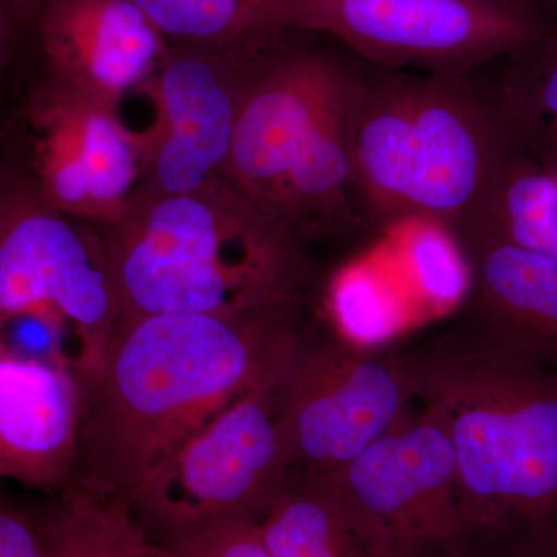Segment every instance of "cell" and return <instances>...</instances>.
<instances>
[{
  "label": "cell",
  "mask_w": 557,
  "mask_h": 557,
  "mask_svg": "<svg viewBox=\"0 0 557 557\" xmlns=\"http://www.w3.org/2000/svg\"><path fill=\"white\" fill-rule=\"evenodd\" d=\"M302 311L120 319L83 381L70 486L127 504L153 468L212 418L287 368Z\"/></svg>",
  "instance_id": "6da1fadb"
},
{
  "label": "cell",
  "mask_w": 557,
  "mask_h": 557,
  "mask_svg": "<svg viewBox=\"0 0 557 557\" xmlns=\"http://www.w3.org/2000/svg\"><path fill=\"white\" fill-rule=\"evenodd\" d=\"M399 350L413 401L453 446L463 555L557 557V369L454 314Z\"/></svg>",
  "instance_id": "7a4b0ae2"
},
{
  "label": "cell",
  "mask_w": 557,
  "mask_h": 557,
  "mask_svg": "<svg viewBox=\"0 0 557 557\" xmlns=\"http://www.w3.org/2000/svg\"><path fill=\"white\" fill-rule=\"evenodd\" d=\"M104 245L121 319L302 311L317 284L309 244L223 177L143 190Z\"/></svg>",
  "instance_id": "3957f363"
},
{
  "label": "cell",
  "mask_w": 557,
  "mask_h": 557,
  "mask_svg": "<svg viewBox=\"0 0 557 557\" xmlns=\"http://www.w3.org/2000/svg\"><path fill=\"white\" fill-rule=\"evenodd\" d=\"M351 149L381 234L417 223L450 237L485 214L519 148L472 73L432 75L359 60Z\"/></svg>",
  "instance_id": "277c9868"
},
{
  "label": "cell",
  "mask_w": 557,
  "mask_h": 557,
  "mask_svg": "<svg viewBox=\"0 0 557 557\" xmlns=\"http://www.w3.org/2000/svg\"><path fill=\"white\" fill-rule=\"evenodd\" d=\"M285 370L237 398L139 483L126 505L150 541L171 547L219 523L265 515L292 471Z\"/></svg>",
  "instance_id": "5b68a950"
},
{
  "label": "cell",
  "mask_w": 557,
  "mask_h": 557,
  "mask_svg": "<svg viewBox=\"0 0 557 557\" xmlns=\"http://www.w3.org/2000/svg\"><path fill=\"white\" fill-rule=\"evenodd\" d=\"M287 30L336 40L379 67L471 75L555 24L520 0H262Z\"/></svg>",
  "instance_id": "8992f818"
},
{
  "label": "cell",
  "mask_w": 557,
  "mask_h": 557,
  "mask_svg": "<svg viewBox=\"0 0 557 557\" xmlns=\"http://www.w3.org/2000/svg\"><path fill=\"white\" fill-rule=\"evenodd\" d=\"M413 405L399 347H364L327 319L304 330L282 379L289 472L338 475Z\"/></svg>",
  "instance_id": "52a82bcc"
},
{
  "label": "cell",
  "mask_w": 557,
  "mask_h": 557,
  "mask_svg": "<svg viewBox=\"0 0 557 557\" xmlns=\"http://www.w3.org/2000/svg\"><path fill=\"white\" fill-rule=\"evenodd\" d=\"M40 197L0 205V314H49L75 341L76 373L100 369L121 319L104 240H95Z\"/></svg>",
  "instance_id": "ba28073f"
},
{
  "label": "cell",
  "mask_w": 557,
  "mask_h": 557,
  "mask_svg": "<svg viewBox=\"0 0 557 557\" xmlns=\"http://www.w3.org/2000/svg\"><path fill=\"white\" fill-rule=\"evenodd\" d=\"M287 30L260 51L242 94L223 178L277 218L285 183L309 150L357 57L336 40Z\"/></svg>",
  "instance_id": "9c48e42d"
},
{
  "label": "cell",
  "mask_w": 557,
  "mask_h": 557,
  "mask_svg": "<svg viewBox=\"0 0 557 557\" xmlns=\"http://www.w3.org/2000/svg\"><path fill=\"white\" fill-rule=\"evenodd\" d=\"M270 42L239 49H170L145 87L156 110L152 126L141 134L145 171L152 178L149 189L190 193L223 177L245 84Z\"/></svg>",
  "instance_id": "30bf717a"
},
{
  "label": "cell",
  "mask_w": 557,
  "mask_h": 557,
  "mask_svg": "<svg viewBox=\"0 0 557 557\" xmlns=\"http://www.w3.org/2000/svg\"><path fill=\"white\" fill-rule=\"evenodd\" d=\"M30 124L40 200L67 218L119 223L145 171V141L119 108L50 84Z\"/></svg>",
  "instance_id": "8fae6325"
},
{
  "label": "cell",
  "mask_w": 557,
  "mask_h": 557,
  "mask_svg": "<svg viewBox=\"0 0 557 557\" xmlns=\"http://www.w3.org/2000/svg\"><path fill=\"white\" fill-rule=\"evenodd\" d=\"M332 478L386 527L401 555L465 556L453 446L417 405Z\"/></svg>",
  "instance_id": "7c38bea8"
},
{
  "label": "cell",
  "mask_w": 557,
  "mask_h": 557,
  "mask_svg": "<svg viewBox=\"0 0 557 557\" xmlns=\"http://www.w3.org/2000/svg\"><path fill=\"white\" fill-rule=\"evenodd\" d=\"M36 24L50 83L115 108L171 49L131 0H46Z\"/></svg>",
  "instance_id": "4fadbf2b"
},
{
  "label": "cell",
  "mask_w": 557,
  "mask_h": 557,
  "mask_svg": "<svg viewBox=\"0 0 557 557\" xmlns=\"http://www.w3.org/2000/svg\"><path fill=\"white\" fill-rule=\"evenodd\" d=\"M468 271L454 314L520 359L557 369V262L482 228L449 237Z\"/></svg>",
  "instance_id": "5bb4252c"
},
{
  "label": "cell",
  "mask_w": 557,
  "mask_h": 557,
  "mask_svg": "<svg viewBox=\"0 0 557 557\" xmlns=\"http://www.w3.org/2000/svg\"><path fill=\"white\" fill-rule=\"evenodd\" d=\"M81 409L75 370L0 339V478L42 490L72 485Z\"/></svg>",
  "instance_id": "9a60e30c"
},
{
  "label": "cell",
  "mask_w": 557,
  "mask_h": 557,
  "mask_svg": "<svg viewBox=\"0 0 557 557\" xmlns=\"http://www.w3.org/2000/svg\"><path fill=\"white\" fill-rule=\"evenodd\" d=\"M270 557H398L394 537L332 475L289 472L258 522Z\"/></svg>",
  "instance_id": "2e32d148"
},
{
  "label": "cell",
  "mask_w": 557,
  "mask_h": 557,
  "mask_svg": "<svg viewBox=\"0 0 557 557\" xmlns=\"http://www.w3.org/2000/svg\"><path fill=\"white\" fill-rule=\"evenodd\" d=\"M520 150L557 170V25L474 72Z\"/></svg>",
  "instance_id": "e0dca14e"
},
{
  "label": "cell",
  "mask_w": 557,
  "mask_h": 557,
  "mask_svg": "<svg viewBox=\"0 0 557 557\" xmlns=\"http://www.w3.org/2000/svg\"><path fill=\"white\" fill-rule=\"evenodd\" d=\"M467 228L490 231L557 262V170L516 150L485 214Z\"/></svg>",
  "instance_id": "ac0fdd59"
},
{
  "label": "cell",
  "mask_w": 557,
  "mask_h": 557,
  "mask_svg": "<svg viewBox=\"0 0 557 557\" xmlns=\"http://www.w3.org/2000/svg\"><path fill=\"white\" fill-rule=\"evenodd\" d=\"M44 533L57 557H170L126 504L76 486H69Z\"/></svg>",
  "instance_id": "d6986e66"
},
{
  "label": "cell",
  "mask_w": 557,
  "mask_h": 557,
  "mask_svg": "<svg viewBox=\"0 0 557 557\" xmlns=\"http://www.w3.org/2000/svg\"><path fill=\"white\" fill-rule=\"evenodd\" d=\"M157 30L180 46L239 49L269 42L287 30L262 0H131Z\"/></svg>",
  "instance_id": "ffe728a7"
},
{
  "label": "cell",
  "mask_w": 557,
  "mask_h": 557,
  "mask_svg": "<svg viewBox=\"0 0 557 557\" xmlns=\"http://www.w3.org/2000/svg\"><path fill=\"white\" fill-rule=\"evenodd\" d=\"M163 548L170 557H270L251 519L219 523Z\"/></svg>",
  "instance_id": "44dd1931"
},
{
  "label": "cell",
  "mask_w": 557,
  "mask_h": 557,
  "mask_svg": "<svg viewBox=\"0 0 557 557\" xmlns=\"http://www.w3.org/2000/svg\"><path fill=\"white\" fill-rule=\"evenodd\" d=\"M0 557H57L44 530L0 505Z\"/></svg>",
  "instance_id": "7402d4cb"
},
{
  "label": "cell",
  "mask_w": 557,
  "mask_h": 557,
  "mask_svg": "<svg viewBox=\"0 0 557 557\" xmlns=\"http://www.w3.org/2000/svg\"><path fill=\"white\" fill-rule=\"evenodd\" d=\"M44 2L46 0H3L7 11H9L11 25L36 21Z\"/></svg>",
  "instance_id": "603a6c76"
},
{
  "label": "cell",
  "mask_w": 557,
  "mask_h": 557,
  "mask_svg": "<svg viewBox=\"0 0 557 557\" xmlns=\"http://www.w3.org/2000/svg\"><path fill=\"white\" fill-rule=\"evenodd\" d=\"M11 35V21L5 3L0 0V67L5 61L7 50H9Z\"/></svg>",
  "instance_id": "cb8c5ba5"
},
{
  "label": "cell",
  "mask_w": 557,
  "mask_h": 557,
  "mask_svg": "<svg viewBox=\"0 0 557 557\" xmlns=\"http://www.w3.org/2000/svg\"><path fill=\"white\" fill-rule=\"evenodd\" d=\"M520 2L525 3L552 24L557 25V0H520Z\"/></svg>",
  "instance_id": "d4e9b609"
},
{
  "label": "cell",
  "mask_w": 557,
  "mask_h": 557,
  "mask_svg": "<svg viewBox=\"0 0 557 557\" xmlns=\"http://www.w3.org/2000/svg\"><path fill=\"white\" fill-rule=\"evenodd\" d=\"M398 557H467V556H460V555H401V553H399Z\"/></svg>",
  "instance_id": "484cf974"
}]
</instances>
